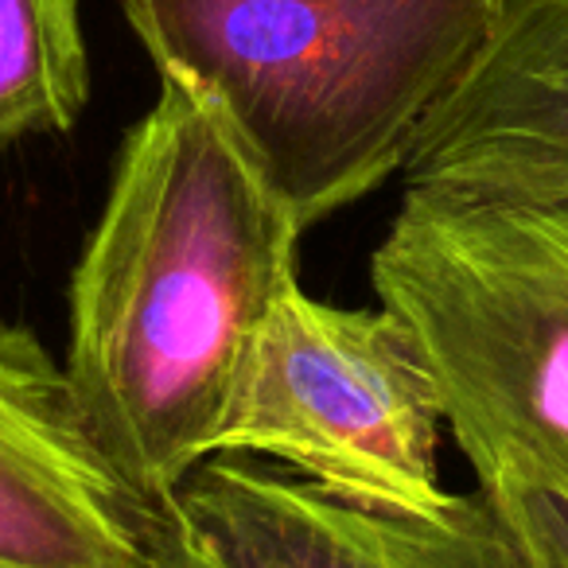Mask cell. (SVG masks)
Instances as JSON below:
<instances>
[{
    "label": "cell",
    "mask_w": 568,
    "mask_h": 568,
    "mask_svg": "<svg viewBox=\"0 0 568 568\" xmlns=\"http://www.w3.org/2000/svg\"><path fill=\"white\" fill-rule=\"evenodd\" d=\"M301 234L222 113L160 79L71 268L63 358L90 433L152 506L214 456Z\"/></svg>",
    "instance_id": "6da1fadb"
},
{
    "label": "cell",
    "mask_w": 568,
    "mask_h": 568,
    "mask_svg": "<svg viewBox=\"0 0 568 568\" xmlns=\"http://www.w3.org/2000/svg\"><path fill=\"white\" fill-rule=\"evenodd\" d=\"M506 0H121L160 79L222 113L301 230L378 191Z\"/></svg>",
    "instance_id": "7a4b0ae2"
},
{
    "label": "cell",
    "mask_w": 568,
    "mask_h": 568,
    "mask_svg": "<svg viewBox=\"0 0 568 568\" xmlns=\"http://www.w3.org/2000/svg\"><path fill=\"white\" fill-rule=\"evenodd\" d=\"M479 487L568 495V195L405 191L371 257Z\"/></svg>",
    "instance_id": "3957f363"
},
{
    "label": "cell",
    "mask_w": 568,
    "mask_h": 568,
    "mask_svg": "<svg viewBox=\"0 0 568 568\" xmlns=\"http://www.w3.org/2000/svg\"><path fill=\"white\" fill-rule=\"evenodd\" d=\"M444 402L397 312L335 308L288 284L261 324L214 456H257L358 503L433 514Z\"/></svg>",
    "instance_id": "277c9868"
},
{
    "label": "cell",
    "mask_w": 568,
    "mask_h": 568,
    "mask_svg": "<svg viewBox=\"0 0 568 568\" xmlns=\"http://www.w3.org/2000/svg\"><path fill=\"white\" fill-rule=\"evenodd\" d=\"M156 568H526V557L479 483L413 514L273 459L211 456L156 506Z\"/></svg>",
    "instance_id": "5b68a950"
},
{
    "label": "cell",
    "mask_w": 568,
    "mask_h": 568,
    "mask_svg": "<svg viewBox=\"0 0 568 568\" xmlns=\"http://www.w3.org/2000/svg\"><path fill=\"white\" fill-rule=\"evenodd\" d=\"M0 568H156V506L90 433L63 358L4 320Z\"/></svg>",
    "instance_id": "8992f818"
},
{
    "label": "cell",
    "mask_w": 568,
    "mask_h": 568,
    "mask_svg": "<svg viewBox=\"0 0 568 568\" xmlns=\"http://www.w3.org/2000/svg\"><path fill=\"white\" fill-rule=\"evenodd\" d=\"M402 183L459 199L568 195V0H506L420 125Z\"/></svg>",
    "instance_id": "52a82bcc"
},
{
    "label": "cell",
    "mask_w": 568,
    "mask_h": 568,
    "mask_svg": "<svg viewBox=\"0 0 568 568\" xmlns=\"http://www.w3.org/2000/svg\"><path fill=\"white\" fill-rule=\"evenodd\" d=\"M87 102L82 0H0V149L71 133Z\"/></svg>",
    "instance_id": "ba28073f"
},
{
    "label": "cell",
    "mask_w": 568,
    "mask_h": 568,
    "mask_svg": "<svg viewBox=\"0 0 568 568\" xmlns=\"http://www.w3.org/2000/svg\"><path fill=\"white\" fill-rule=\"evenodd\" d=\"M506 526L521 545L526 568H568V495L529 483H490Z\"/></svg>",
    "instance_id": "9c48e42d"
}]
</instances>
